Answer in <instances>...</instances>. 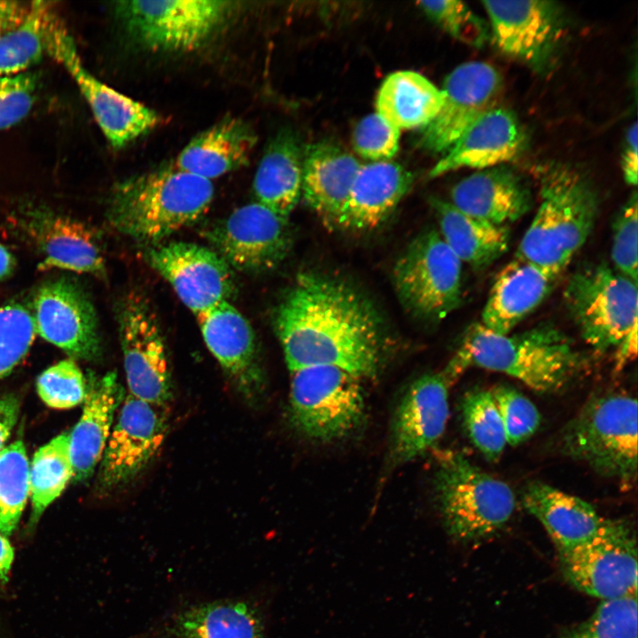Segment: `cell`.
Segmentation results:
<instances>
[{"label":"cell","mask_w":638,"mask_h":638,"mask_svg":"<svg viewBox=\"0 0 638 638\" xmlns=\"http://www.w3.org/2000/svg\"><path fill=\"white\" fill-rule=\"evenodd\" d=\"M273 324L290 372L334 366L370 379L389 347L373 303L346 281L317 272L296 277L275 309Z\"/></svg>","instance_id":"6da1fadb"},{"label":"cell","mask_w":638,"mask_h":638,"mask_svg":"<svg viewBox=\"0 0 638 638\" xmlns=\"http://www.w3.org/2000/svg\"><path fill=\"white\" fill-rule=\"evenodd\" d=\"M583 365L573 342L555 326L502 335L476 323L443 371L454 383L469 367L477 366L515 377L538 393H553L571 383Z\"/></svg>","instance_id":"7a4b0ae2"},{"label":"cell","mask_w":638,"mask_h":638,"mask_svg":"<svg viewBox=\"0 0 638 638\" xmlns=\"http://www.w3.org/2000/svg\"><path fill=\"white\" fill-rule=\"evenodd\" d=\"M214 194L211 181L176 167L164 168L117 183L109 195L106 214L121 233L155 243L198 221Z\"/></svg>","instance_id":"3957f363"},{"label":"cell","mask_w":638,"mask_h":638,"mask_svg":"<svg viewBox=\"0 0 638 638\" xmlns=\"http://www.w3.org/2000/svg\"><path fill=\"white\" fill-rule=\"evenodd\" d=\"M540 206L517 256L558 278L592 232L599 209L594 186L567 165L541 175Z\"/></svg>","instance_id":"277c9868"},{"label":"cell","mask_w":638,"mask_h":638,"mask_svg":"<svg viewBox=\"0 0 638 638\" xmlns=\"http://www.w3.org/2000/svg\"><path fill=\"white\" fill-rule=\"evenodd\" d=\"M637 401L622 393L592 397L564 428L561 451L623 484L637 474Z\"/></svg>","instance_id":"5b68a950"},{"label":"cell","mask_w":638,"mask_h":638,"mask_svg":"<svg viewBox=\"0 0 638 638\" xmlns=\"http://www.w3.org/2000/svg\"><path fill=\"white\" fill-rule=\"evenodd\" d=\"M435 489L447 530L461 541L497 533L516 507L515 494L508 484L484 472L459 452L440 455Z\"/></svg>","instance_id":"8992f818"},{"label":"cell","mask_w":638,"mask_h":638,"mask_svg":"<svg viewBox=\"0 0 638 638\" xmlns=\"http://www.w3.org/2000/svg\"><path fill=\"white\" fill-rule=\"evenodd\" d=\"M237 3L219 0L118 1L113 12L128 37L153 52H186L205 45Z\"/></svg>","instance_id":"52a82bcc"},{"label":"cell","mask_w":638,"mask_h":638,"mask_svg":"<svg viewBox=\"0 0 638 638\" xmlns=\"http://www.w3.org/2000/svg\"><path fill=\"white\" fill-rule=\"evenodd\" d=\"M637 283L605 263L590 264L569 278L566 307L582 338L604 353L637 327Z\"/></svg>","instance_id":"ba28073f"},{"label":"cell","mask_w":638,"mask_h":638,"mask_svg":"<svg viewBox=\"0 0 638 638\" xmlns=\"http://www.w3.org/2000/svg\"><path fill=\"white\" fill-rule=\"evenodd\" d=\"M290 416L305 437L329 442L357 430L365 417L361 378L334 366L291 371Z\"/></svg>","instance_id":"9c48e42d"},{"label":"cell","mask_w":638,"mask_h":638,"mask_svg":"<svg viewBox=\"0 0 638 638\" xmlns=\"http://www.w3.org/2000/svg\"><path fill=\"white\" fill-rule=\"evenodd\" d=\"M462 262L439 230L416 236L397 260L393 283L412 315L439 322L455 310L462 298Z\"/></svg>","instance_id":"30bf717a"},{"label":"cell","mask_w":638,"mask_h":638,"mask_svg":"<svg viewBox=\"0 0 638 638\" xmlns=\"http://www.w3.org/2000/svg\"><path fill=\"white\" fill-rule=\"evenodd\" d=\"M565 580L586 595L611 601L637 595V548L630 526L607 519L589 540L558 551Z\"/></svg>","instance_id":"8fae6325"},{"label":"cell","mask_w":638,"mask_h":638,"mask_svg":"<svg viewBox=\"0 0 638 638\" xmlns=\"http://www.w3.org/2000/svg\"><path fill=\"white\" fill-rule=\"evenodd\" d=\"M47 55L70 74L114 149L123 148L160 122L155 111L110 88L89 73L82 61L74 37L57 13L48 30Z\"/></svg>","instance_id":"7c38bea8"},{"label":"cell","mask_w":638,"mask_h":638,"mask_svg":"<svg viewBox=\"0 0 638 638\" xmlns=\"http://www.w3.org/2000/svg\"><path fill=\"white\" fill-rule=\"evenodd\" d=\"M117 322L129 394L164 406L172 398L167 348L149 300L132 291L117 305Z\"/></svg>","instance_id":"4fadbf2b"},{"label":"cell","mask_w":638,"mask_h":638,"mask_svg":"<svg viewBox=\"0 0 638 638\" xmlns=\"http://www.w3.org/2000/svg\"><path fill=\"white\" fill-rule=\"evenodd\" d=\"M288 223L254 202L214 222L204 235L230 268L258 274L276 268L288 254L292 244Z\"/></svg>","instance_id":"5bb4252c"},{"label":"cell","mask_w":638,"mask_h":638,"mask_svg":"<svg viewBox=\"0 0 638 638\" xmlns=\"http://www.w3.org/2000/svg\"><path fill=\"white\" fill-rule=\"evenodd\" d=\"M496 48L537 71L545 70L559 46L564 23L552 1H483Z\"/></svg>","instance_id":"9a60e30c"},{"label":"cell","mask_w":638,"mask_h":638,"mask_svg":"<svg viewBox=\"0 0 638 638\" xmlns=\"http://www.w3.org/2000/svg\"><path fill=\"white\" fill-rule=\"evenodd\" d=\"M163 407L129 393L124 397L100 461L98 482L103 488L128 484L154 458L168 430Z\"/></svg>","instance_id":"2e32d148"},{"label":"cell","mask_w":638,"mask_h":638,"mask_svg":"<svg viewBox=\"0 0 638 638\" xmlns=\"http://www.w3.org/2000/svg\"><path fill=\"white\" fill-rule=\"evenodd\" d=\"M144 257L195 315L228 301L233 294L231 268L213 249L195 243L170 242L149 247Z\"/></svg>","instance_id":"e0dca14e"},{"label":"cell","mask_w":638,"mask_h":638,"mask_svg":"<svg viewBox=\"0 0 638 638\" xmlns=\"http://www.w3.org/2000/svg\"><path fill=\"white\" fill-rule=\"evenodd\" d=\"M32 315L35 332L71 359L95 360L101 351L94 307L83 290L69 279L43 284L35 292Z\"/></svg>","instance_id":"ac0fdd59"},{"label":"cell","mask_w":638,"mask_h":638,"mask_svg":"<svg viewBox=\"0 0 638 638\" xmlns=\"http://www.w3.org/2000/svg\"><path fill=\"white\" fill-rule=\"evenodd\" d=\"M502 79L490 64L471 61L455 67L445 79L443 105L436 117L421 128L419 145L445 153L462 134L492 108Z\"/></svg>","instance_id":"d6986e66"},{"label":"cell","mask_w":638,"mask_h":638,"mask_svg":"<svg viewBox=\"0 0 638 638\" xmlns=\"http://www.w3.org/2000/svg\"><path fill=\"white\" fill-rule=\"evenodd\" d=\"M443 371L416 378L395 411L391 432V459L409 462L432 448L443 435L449 416L448 390Z\"/></svg>","instance_id":"ffe728a7"},{"label":"cell","mask_w":638,"mask_h":638,"mask_svg":"<svg viewBox=\"0 0 638 638\" xmlns=\"http://www.w3.org/2000/svg\"><path fill=\"white\" fill-rule=\"evenodd\" d=\"M204 341L238 393L257 401L264 390L255 335L246 318L229 301L196 315Z\"/></svg>","instance_id":"44dd1931"},{"label":"cell","mask_w":638,"mask_h":638,"mask_svg":"<svg viewBox=\"0 0 638 638\" xmlns=\"http://www.w3.org/2000/svg\"><path fill=\"white\" fill-rule=\"evenodd\" d=\"M527 135L510 110L492 107L479 116L444 153L429 173L435 178L468 167L483 170L517 160L527 146Z\"/></svg>","instance_id":"7402d4cb"},{"label":"cell","mask_w":638,"mask_h":638,"mask_svg":"<svg viewBox=\"0 0 638 638\" xmlns=\"http://www.w3.org/2000/svg\"><path fill=\"white\" fill-rule=\"evenodd\" d=\"M22 226L43 259L40 268L105 275L98 237L84 223L43 210L26 212Z\"/></svg>","instance_id":"603a6c76"},{"label":"cell","mask_w":638,"mask_h":638,"mask_svg":"<svg viewBox=\"0 0 638 638\" xmlns=\"http://www.w3.org/2000/svg\"><path fill=\"white\" fill-rule=\"evenodd\" d=\"M412 183V175L397 163L361 165L332 226L348 232L375 230L390 216Z\"/></svg>","instance_id":"cb8c5ba5"},{"label":"cell","mask_w":638,"mask_h":638,"mask_svg":"<svg viewBox=\"0 0 638 638\" xmlns=\"http://www.w3.org/2000/svg\"><path fill=\"white\" fill-rule=\"evenodd\" d=\"M450 197V203L463 213L500 226L520 219L533 201L522 178L505 165L466 176L453 187Z\"/></svg>","instance_id":"d4e9b609"},{"label":"cell","mask_w":638,"mask_h":638,"mask_svg":"<svg viewBox=\"0 0 638 638\" xmlns=\"http://www.w3.org/2000/svg\"><path fill=\"white\" fill-rule=\"evenodd\" d=\"M555 276L517 256L496 275L481 315V324L498 334L510 332L550 292Z\"/></svg>","instance_id":"484cf974"},{"label":"cell","mask_w":638,"mask_h":638,"mask_svg":"<svg viewBox=\"0 0 638 638\" xmlns=\"http://www.w3.org/2000/svg\"><path fill=\"white\" fill-rule=\"evenodd\" d=\"M124 397L116 372L89 377L82 413L69 435L75 481H86L93 475L110 436L114 413Z\"/></svg>","instance_id":"4316f807"},{"label":"cell","mask_w":638,"mask_h":638,"mask_svg":"<svg viewBox=\"0 0 638 638\" xmlns=\"http://www.w3.org/2000/svg\"><path fill=\"white\" fill-rule=\"evenodd\" d=\"M522 503L544 527L557 551L589 540L607 521L587 502L542 482L525 486Z\"/></svg>","instance_id":"83f0119b"},{"label":"cell","mask_w":638,"mask_h":638,"mask_svg":"<svg viewBox=\"0 0 638 638\" xmlns=\"http://www.w3.org/2000/svg\"><path fill=\"white\" fill-rule=\"evenodd\" d=\"M361 165L339 146L319 142L303 151L301 194L329 226L345 204Z\"/></svg>","instance_id":"f1b7e54d"},{"label":"cell","mask_w":638,"mask_h":638,"mask_svg":"<svg viewBox=\"0 0 638 638\" xmlns=\"http://www.w3.org/2000/svg\"><path fill=\"white\" fill-rule=\"evenodd\" d=\"M158 638H265L258 608L243 600H220L192 605L169 617Z\"/></svg>","instance_id":"f546056e"},{"label":"cell","mask_w":638,"mask_h":638,"mask_svg":"<svg viewBox=\"0 0 638 638\" xmlns=\"http://www.w3.org/2000/svg\"><path fill=\"white\" fill-rule=\"evenodd\" d=\"M255 144L247 122L225 117L191 139L179 153L176 168L210 181L246 165Z\"/></svg>","instance_id":"4dcf8cb0"},{"label":"cell","mask_w":638,"mask_h":638,"mask_svg":"<svg viewBox=\"0 0 638 638\" xmlns=\"http://www.w3.org/2000/svg\"><path fill=\"white\" fill-rule=\"evenodd\" d=\"M301 149L296 134L281 130L268 143L254 176L257 202L286 221L301 194Z\"/></svg>","instance_id":"1f68e13d"},{"label":"cell","mask_w":638,"mask_h":638,"mask_svg":"<svg viewBox=\"0 0 638 638\" xmlns=\"http://www.w3.org/2000/svg\"><path fill=\"white\" fill-rule=\"evenodd\" d=\"M430 204L440 236L462 263L483 270L508 251L510 234L507 226L470 216L450 202L437 198H432Z\"/></svg>","instance_id":"d6a6232c"},{"label":"cell","mask_w":638,"mask_h":638,"mask_svg":"<svg viewBox=\"0 0 638 638\" xmlns=\"http://www.w3.org/2000/svg\"><path fill=\"white\" fill-rule=\"evenodd\" d=\"M443 102L442 89L426 77L414 71H398L384 80L376 108L398 129L423 128L436 117Z\"/></svg>","instance_id":"836d02e7"},{"label":"cell","mask_w":638,"mask_h":638,"mask_svg":"<svg viewBox=\"0 0 638 638\" xmlns=\"http://www.w3.org/2000/svg\"><path fill=\"white\" fill-rule=\"evenodd\" d=\"M53 3L30 2L25 19L0 35V77L29 71L47 54V35L56 14Z\"/></svg>","instance_id":"e575fe53"},{"label":"cell","mask_w":638,"mask_h":638,"mask_svg":"<svg viewBox=\"0 0 638 638\" xmlns=\"http://www.w3.org/2000/svg\"><path fill=\"white\" fill-rule=\"evenodd\" d=\"M73 477L69 435L62 433L41 447L29 466L30 525H36Z\"/></svg>","instance_id":"d590c367"},{"label":"cell","mask_w":638,"mask_h":638,"mask_svg":"<svg viewBox=\"0 0 638 638\" xmlns=\"http://www.w3.org/2000/svg\"><path fill=\"white\" fill-rule=\"evenodd\" d=\"M29 466L22 440L0 451V533L6 537L16 530L30 494Z\"/></svg>","instance_id":"8d00e7d4"},{"label":"cell","mask_w":638,"mask_h":638,"mask_svg":"<svg viewBox=\"0 0 638 638\" xmlns=\"http://www.w3.org/2000/svg\"><path fill=\"white\" fill-rule=\"evenodd\" d=\"M462 416L469 438L489 461L502 455L507 438L492 392L474 389L463 397Z\"/></svg>","instance_id":"74e56055"},{"label":"cell","mask_w":638,"mask_h":638,"mask_svg":"<svg viewBox=\"0 0 638 638\" xmlns=\"http://www.w3.org/2000/svg\"><path fill=\"white\" fill-rule=\"evenodd\" d=\"M637 596L601 601L593 614L563 638H637Z\"/></svg>","instance_id":"f35d334b"},{"label":"cell","mask_w":638,"mask_h":638,"mask_svg":"<svg viewBox=\"0 0 638 638\" xmlns=\"http://www.w3.org/2000/svg\"><path fill=\"white\" fill-rule=\"evenodd\" d=\"M420 9L455 39L481 47L490 35L486 23L463 2L457 0L420 1Z\"/></svg>","instance_id":"ab89813d"},{"label":"cell","mask_w":638,"mask_h":638,"mask_svg":"<svg viewBox=\"0 0 638 638\" xmlns=\"http://www.w3.org/2000/svg\"><path fill=\"white\" fill-rule=\"evenodd\" d=\"M36 390L47 406L67 409L84 401L87 380L74 359L69 358L41 373L36 380Z\"/></svg>","instance_id":"60d3db41"},{"label":"cell","mask_w":638,"mask_h":638,"mask_svg":"<svg viewBox=\"0 0 638 638\" xmlns=\"http://www.w3.org/2000/svg\"><path fill=\"white\" fill-rule=\"evenodd\" d=\"M32 314L19 304L0 307V378L27 355L35 336Z\"/></svg>","instance_id":"b9f144b4"},{"label":"cell","mask_w":638,"mask_h":638,"mask_svg":"<svg viewBox=\"0 0 638 638\" xmlns=\"http://www.w3.org/2000/svg\"><path fill=\"white\" fill-rule=\"evenodd\" d=\"M492 394L502 420L507 444L517 446L528 440L536 432L541 422L535 405L521 393L508 385L497 386Z\"/></svg>","instance_id":"7bdbcfd3"},{"label":"cell","mask_w":638,"mask_h":638,"mask_svg":"<svg viewBox=\"0 0 638 638\" xmlns=\"http://www.w3.org/2000/svg\"><path fill=\"white\" fill-rule=\"evenodd\" d=\"M637 194L634 192L613 224L611 260L614 268L637 283Z\"/></svg>","instance_id":"ee69618b"},{"label":"cell","mask_w":638,"mask_h":638,"mask_svg":"<svg viewBox=\"0 0 638 638\" xmlns=\"http://www.w3.org/2000/svg\"><path fill=\"white\" fill-rule=\"evenodd\" d=\"M400 129L377 113L359 121L353 133V145L362 158L375 162L388 161L399 149Z\"/></svg>","instance_id":"f6af8a7d"},{"label":"cell","mask_w":638,"mask_h":638,"mask_svg":"<svg viewBox=\"0 0 638 638\" xmlns=\"http://www.w3.org/2000/svg\"><path fill=\"white\" fill-rule=\"evenodd\" d=\"M35 72L0 77V130L15 126L32 110L38 88Z\"/></svg>","instance_id":"bcb514c9"},{"label":"cell","mask_w":638,"mask_h":638,"mask_svg":"<svg viewBox=\"0 0 638 638\" xmlns=\"http://www.w3.org/2000/svg\"><path fill=\"white\" fill-rule=\"evenodd\" d=\"M637 123L634 122L626 132L624 150L621 155V169L624 179L626 183L633 186L637 184Z\"/></svg>","instance_id":"7dc6e473"},{"label":"cell","mask_w":638,"mask_h":638,"mask_svg":"<svg viewBox=\"0 0 638 638\" xmlns=\"http://www.w3.org/2000/svg\"><path fill=\"white\" fill-rule=\"evenodd\" d=\"M20 412L19 399L13 393H0V451L4 447Z\"/></svg>","instance_id":"c3c4849f"},{"label":"cell","mask_w":638,"mask_h":638,"mask_svg":"<svg viewBox=\"0 0 638 638\" xmlns=\"http://www.w3.org/2000/svg\"><path fill=\"white\" fill-rule=\"evenodd\" d=\"M30 3L0 0V35L18 26L26 17Z\"/></svg>","instance_id":"681fc988"},{"label":"cell","mask_w":638,"mask_h":638,"mask_svg":"<svg viewBox=\"0 0 638 638\" xmlns=\"http://www.w3.org/2000/svg\"><path fill=\"white\" fill-rule=\"evenodd\" d=\"M637 354V327L634 328L617 347L616 369L620 370L627 361Z\"/></svg>","instance_id":"f907efd6"},{"label":"cell","mask_w":638,"mask_h":638,"mask_svg":"<svg viewBox=\"0 0 638 638\" xmlns=\"http://www.w3.org/2000/svg\"><path fill=\"white\" fill-rule=\"evenodd\" d=\"M13 559V548L8 538L0 533V582L8 581Z\"/></svg>","instance_id":"816d5d0a"},{"label":"cell","mask_w":638,"mask_h":638,"mask_svg":"<svg viewBox=\"0 0 638 638\" xmlns=\"http://www.w3.org/2000/svg\"><path fill=\"white\" fill-rule=\"evenodd\" d=\"M14 267V260L12 253L0 245V279L9 276Z\"/></svg>","instance_id":"f5cc1de1"}]
</instances>
